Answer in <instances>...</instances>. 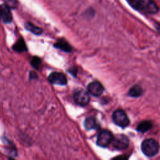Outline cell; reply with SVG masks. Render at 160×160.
<instances>
[{"instance_id":"obj_17","label":"cell","mask_w":160,"mask_h":160,"mask_svg":"<svg viewBox=\"0 0 160 160\" xmlns=\"http://www.w3.org/2000/svg\"><path fill=\"white\" fill-rule=\"evenodd\" d=\"M31 64L34 68L38 69L41 64V60L38 57H34L31 62Z\"/></svg>"},{"instance_id":"obj_8","label":"cell","mask_w":160,"mask_h":160,"mask_svg":"<svg viewBox=\"0 0 160 160\" xmlns=\"http://www.w3.org/2000/svg\"><path fill=\"white\" fill-rule=\"evenodd\" d=\"M0 18L6 24L10 23L12 21V16L10 8L6 4L0 5Z\"/></svg>"},{"instance_id":"obj_5","label":"cell","mask_w":160,"mask_h":160,"mask_svg":"<svg viewBox=\"0 0 160 160\" xmlns=\"http://www.w3.org/2000/svg\"><path fill=\"white\" fill-rule=\"evenodd\" d=\"M111 142L112 146L117 150H124L128 148L129 144L128 138L124 134H117L113 137Z\"/></svg>"},{"instance_id":"obj_6","label":"cell","mask_w":160,"mask_h":160,"mask_svg":"<svg viewBox=\"0 0 160 160\" xmlns=\"http://www.w3.org/2000/svg\"><path fill=\"white\" fill-rule=\"evenodd\" d=\"M113 135L111 132L108 130H102L98 136L96 144L101 148H106L110 144Z\"/></svg>"},{"instance_id":"obj_10","label":"cell","mask_w":160,"mask_h":160,"mask_svg":"<svg viewBox=\"0 0 160 160\" xmlns=\"http://www.w3.org/2000/svg\"><path fill=\"white\" fill-rule=\"evenodd\" d=\"M2 142L5 146V149L7 151V154L9 156H11L12 158L17 156V151L14 145L11 142L8 138L3 136L2 138Z\"/></svg>"},{"instance_id":"obj_9","label":"cell","mask_w":160,"mask_h":160,"mask_svg":"<svg viewBox=\"0 0 160 160\" xmlns=\"http://www.w3.org/2000/svg\"><path fill=\"white\" fill-rule=\"evenodd\" d=\"M103 86L98 81H92L88 86V92L94 96H99L104 92Z\"/></svg>"},{"instance_id":"obj_2","label":"cell","mask_w":160,"mask_h":160,"mask_svg":"<svg viewBox=\"0 0 160 160\" xmlns=\"http://www.w3.org/2000/svg\"><path fill=\"white\" fill-rule=\"evenodd\" d=\"M141 151L148 157H153L159 152L158 142L154 139H146L141 144Z\"/></svg>"},{"instance_id":"obj_13","label":"cell","mask_w":160,"mask_h":160,"mask_svg":"<svg viewBox=\"0 0 160 160\" xmlns=\"http://www.w3.org/2000/svg\"><path fill=\"white\" fill-rule=\"evenodd\" d=\"M142 92H143L142 88L139 85L135 84L130 88V89L128 92V94L131 97L138 98V97L141 96Z\"/></svg>"},{"instance_id":"obj_1","label":"cell","mask_w":160,"mask_h":160,"mask_svg":"<svg viewBox=\"0 0 160 160\" xmlns=\"http://www.w3.org/2000/svg\"><path fill=\"white\" fill-rule=\"evenodd\" d=\"M130 6L136 10L149 14L158 12L159 8L153 0H127Z\"/></svg>"},{"instance_id":"obj_14","label":"cell","mask_w":160,"mask_h":160,"mask_svg":"<svg viewBox=\"0 0 160 160\" xmlns=\"http://www.w3.org/2000/svg\"><path fill=\"white\" fill-rule=\"evenodd\" d=\"M152 122L148 120H144L141 121L137 127V131L141 132H145L149 131L152 128Z\"/></svg>"},{"instance_id":"obj_7","label":"cell","mask_w":160,"mask_h":160,"mask_svg":"<svg viewBox=\"0 0 160 160\" xmlns=\"http://www.w3.org/2000/svg\"><path fill=\"white\" fill-rule=\"evenodd\" d=\"M48 81L52 84L64 86L67 84V79L65 75L59 72H52L48 76Z\"/></svg>"},{"instance_id":"obj_12","label":"cell","mask_w":160,"mask_h":160,"mask_svg":"<svg viewBox=\"0 0 160 160\" xmlns=\"http://www.w3.org/2000/svg\"><path fill=\"white\" fill-rule=\"evenodd\" d=\"M54 46L58 49H59L61 51H63L66 52H69L71 51V46L68 43L67 41H66L64 39H59L54 44Z\"/></svg>"},{"instance_id":"obj_18","label":"cell","mask_w":160,"mask_h":160,"mask_svg":"<svg viewBox=\"0 0 160 160\" xmlns=\"http://www.w3.org/2000/svg\"><path fill=\"white\" fill-rule=\"evenodd\" d=\"M36 77H37V76H36V74L34 72H31L29 73V78H30L31 79H34Z\"/></svg>"},{"instance_id":"obj_11","label":"cell","mask_w":160,"mask_h":160,"mask_svg":"<svg viewBox=\"0 0 160 160\" xmlns=\"http://www.w3.org/2000/svg\"><path fill=\"white\" fill-rule=\"evenodd\" d=\"M12 49L18 52H22L27 51L28 48L22 38H20L12 46Z\"/></svg>"},{"instance_id":"obj_4","label":"cell","mask_w":160,"mask_h":160,"mask_svg":"<svg viewBox=\"0 0 160 160\" xmlns=\"http://www.w3.org/2000/svg\"><path fill=\"white\" fill-rule=\"evenodd\" d=\"M73 99L77 104L82 106L88 105L90 101L89 92L83 89H76L73 94Z\"/></svg>"},{"instance_id":"obj_16","label":"cell","mask_w":160,"mask_h":160,"mask_svg":"<svg viewBox=\"0 0 160 160\" xmlns=\"http://www.w3.org/2000/svg\"><path fill=\"white\" fill-rule=\"evenodd\" d=\"M84 127L87 130H91L96 129L97 127L96 121L94 117H88L84 121Z\"/></svg>"},{"instance_id":"obj_3","label":"cell","mask_w":160,"mask_h":160,"mask_svg":"<svg viewBox=\"0 0 160 160\" xmlns=\"http://www.w3.org/2000/svg\"><path fill=\"white\" fill-rule=\"evenodd\" d=\"M113 122L118 126L124 128L127 127L129 124V118L126 112L121 110L118 109L115 111L112 116Z\"/></svg>"},{"instance_id":"obj_15","label":"cell","mask_w":160,"mask_h":160,"mask_svg":"<svg viewBox=\"0 0 160 160\" xmlns=\"http://www.w3.org/2000/svg\"><path fill=\"white\" fill-rule=\"evenodd\" d=\"M24 28L28 31L36 35H41L42 33V29L41 28L38 27L29 22H27L25 23Z\"/></svg>"}]
</instances>
